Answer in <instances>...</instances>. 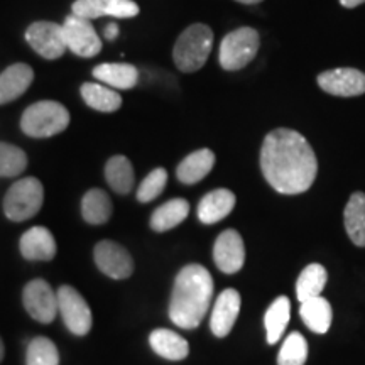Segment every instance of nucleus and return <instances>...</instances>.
Returning a JSON list of instances; mask_svg holds the SVG:
<instances>
[{
  "label": "nucleus",
  "instance_id": "1",
  "mask_svg": "<svg viewBox=\"0 0 365 365\" xmlns=\"http://www.w3.org/2000/svg\"><path fill=\"white\" fill-rule=\"evenodd\" d=\"M261 170L277 193L299 195L312 188L317 180V154L299 132L276 129L262 143Z\"/></svg>",
  "mask_w": 365,
  "mask_h": 365
},
{
  "label": "nucleus",
  "instance_id": "2",
  "mask_svg": "<svg viewBox=\"0 0 365 365\" xmlns=\"http://www.w3.org/2000/svg\"><path fill=\"white\" fill-rule=\"evenodd\" d=\"M213 298V277L200 264L185 266L176 276L170 318L176 327L193 330L202 323Z\"/></svg>",
  "mask_w": 365,
  "mask_h": 365
},
{
  "label": "nucleus",
  "instance_id": "3",
  "mask_svg": "<svg viewBox=\"0 0 365 365\" xmlns=\"http://www.w3.org/2000/svg\"><path fill=\"white\" fill-rule=\"evenodd\" d=\"M213 48V31L207 24H191L182 31L173 48L178 70L195 73L202 70Z\"/></svg>",
  "mask_w": 365,
  "mask_h": 365
},
{
  "label": "nucleus",
  "instance_id": "4",
  "mask_svg": "<svg viewBox=\"0 0 365 365\" xmlns=\"http://www.w3.org/2000/svg\"><path fill=\"white\" fill-rule=\"evenodd\" d=\"M70 125V112L65 105L53 100L33 103L27 107L21 118V129L29 137H53L61 134Z\"/></svg>",
  "mask_w": 365,
  "mask_h": 365
},
{
  "label": "nucleus",
  "instance_id": "5",
  "mask_svg": "<svg viewBox=\"0 0 365 365\" xmlns=\"http://www.w3.org/2000/svg\"><path fill=\"white\" fill-rule=\"evenodd\" d=\"M44 188L38 178H22L9 188L4 198V212L12 222H26L43 208Z\"/></svg>",
  "mask_w": 365,
  "mask_h": 365
},
{
  "label": "nucleus",
  "instance_id": "6",
  "mask_svg": "<svg viewBox=\"0 0 365 365\" xmlns=\"http://www.w3.org/2000/svg\"><path fill=\"white\" fill-rule=\"evenodd\" d=\"M259 48H261V39L257 31L249 26L239 27L222 39L218 61L227 71L242 70L257 56Z\"/></svg>",
  "mask_w": 365,
  "mask_h": 365
},
{
  "label": "nucleus",
  "instance_id": "7",
  "mask_svg": "<svg viewBox=\"0 0 365 365\" xmlns=\"http://www.w3.org/2000/svg\"><path fill=\"white\" fill-rule=\"evenodd\" d=\"M58 296V313L61 314L63 322L73 335L85 336L91 330V309L75 287L61 286L56 291Z\"/></svg>",
  "mask_w": 365,
  "mask_h": 365
},
{
  "label": "nucleus",
  "instance_id": "8",
  "mask_svg": "<svg viewBox=\"0 0 365 365\" xmlns=\"http://www.w3.org/2000/svg\"><path fill=\"white\" fill-rule=\"evenodd\" d=\"M66 48L81 58H93L102 51V39L98 38L91 21L70 14L63 22Z\"/></svg>",
  "mask_w": 365,
  "mask_h": 365
},
{
  "label": "nucleus",
  "instance_id": "9",
  "mask_svg": "<svg viewBox=\"0 0 365 365\" xmlns=\"http://www.w3.org/2000/svg\"><path fill=\"white\" fill-rule=\"evenodd\" d=\"M26 41L36 53L46 59H58L66 53L63 26L56 22L39 21L27 27Z\"/></svg>",
  "mask_w": 365,
  "mask_h": 365
},
{
  "label": "nucleus",
  "instance_id": "10",
  "mask_svg": "<svg viewBox=\"0 0 365 365\" xmlns=\"http://www.w3.org/2000/svg\"><path fill=\"white\" fill-rule=\"evenodd\" d=\"M22 301L27 313L39 323H51L58 314V296L44 279H34L24 287Z\"/></svg>",
  "mask_w": 365,
  "mask_h": 365
},
{
  "label": "nucleus",
  "instance_id": "11",
  "mask_svg": "<svg viewBox=\"0 0 365 365\" xmlns=\"http://www.w3.org/2000/svg\"><path fill=\"white\" fill-rule=\"evenodd\" d=\"M95 262L105 276L127 279L134 272V261L125 247L113 240H102L95 247Z\"/></svg>",
  "mask_w": 365,
  "mask_h": 365
},
{
  "label": "nucleus",
  "instance_id": "12",
  "mask_svg": "<svg viewBox=\"0 0 365 365\" xmlns=\"http://www.w3.org/2000/svg\"><path fill=\"white\" fill-rule=\"evenodd\" d=\"M318 85L335 97H359L365 93V73L355 68H335L318 76Z\"/></svg>",
  "mask_w": 365,
  "mask_h": 365
},
{
  "label": "nucleus",
  "instance_id": "13",
  "mask_svg": "<svg viewBox=\"0 0 365 365\" xmlns=\"http://www.w3.org/2000/svg\"><path fill=\"white\" fill-rule=\"evenodd\" d=\"M213 261L217 267L225 274H235L244 267L245 245L240 234L234 228L222 232L213 247Z\"/></svg>",
  "mask_w": 365,
  "mask_h": 365
},
{
  "label": "nucleus",
  "instance_id": "14",
  "mask_svg": "<svg viewBox=\"0 0 365 365\" xmlns=\"http://www.w3.org/2000/svg\"><path fill=\"white\" fill-rule=\"evenodd\" d=\"M71 11L75 16L93 21L98 17H117L130 19L139 14V6L132 0H76Z\"/></svg>",
  "mask_w": 365,
  "mask_h": 365
},
{
  "label": "nucleus",
  "instance_id": "15",
  "mask_svg": "<svg viewBox=\"0 0 365 365\" xmlns=\"http://www.w3.org/2000/svg\"><path fill=\"white\" fill-rule=\"evenodd\" d=\"M240 294L235 289H225L218 296L212 309V318H210V328L217 339H223L234 328L237 318L240 313Z\"/></svg>",
  "mask_w": 365,
  "mask_h": 365
},
{
  "label": "nucleus",
  "instance_id": "16",
  "mask_svg": "<svg viewBox=\"0 0 365 365\" xmlns=\"http://www.w3.org/2000/svg\"><path fill=\"white\" fill-rule=\"evenodd\" d=\"M34 80L33 68L26 63H16L0 73V105L19 98Z\"/></svg>",
  "mask_w": 365,
  "mask_h": 365
},
{
  "label": "nucleus",
  "instance_id": "17",
  "mask_svg": "<svg viewBox=\"0 0 365 365\" xmlns=\"http://www.w3.org/2000/svg\"><path fill=\"white\" fill-rule=\"evenodd\" d=\"M21 254L27 261H51L56 255V240L46 227H33L21 237Z\"/></svg>",
  "mask_w": 365,
  "mask_h": 365
},
{
  "label": "nucleus",
  "instance_id": "18",
  "mask_svg": "<svg viewBox=\"0 0 365 365\" xmlns=\"http://www.w3.org/2000/svg\"><path fill=\"white\" fill-rule=\"evenodd\" d=\"M235 202V195L230 190L218 188L210 191L198 203L200 222L205 223V225H213V223L223 220L232 213Z\"/></svg>",
  "mask_w": 365,
  "mask_h": 365
},
{
  "label": "nucleus",
  "instance_id": "19",
  "mask_svg": "<svg viewBox=\"0 0 365 365\" xmlns=\"http://www.w3.org/2000/svg\"><path fill=\"white\" fill-rule=\"evenodd\" d=\"M213 166H215V154L210 149H198L182 159L176 170V176L185 185H195L207 178Z\"/></svg>",
  "mask_w": 365,
  "mask_h": 365
},
{
  "label": "nucleus",
  "instance_id": "20",
  "mask_svg": "<svg viewBox=\"0 0 365 365\" xmlns=\"http://www.w3.org/2000/svg\"><path fill=\"white\" fill-rule=\"evenodd\" d=\"M93 76L113 90H130L139 81V71L127 63H103L93 70Z\"/></svg>",
  "mask_w": 365,
  "mask_h": 365
},
{
  "label": "nucleus",
  "instance_id": "21",
  "mask_svg": "<svg viewBox=\"0 0 365 365\" xmlns=\"http://www.w3.org/2000/svg\"><path fill=\"white\" fill-rule=\"evenodd\" d=\"M150 349L156 352L159 357L168 360H182L188 357L190 345L188 341L178 335L176 331L168 330V328H158L149 335Z\"/></svg>",
  "mask_w": 365,
  "mask_h": 365
},
{
  "label": "nucleus",
  "instance_id": "22",
  "mask_svg": "<svg viewBox=\"0 0 365 365\" xmlns=\"http://www.w3.org/2000/svg\"><path fill=\"white\" fill-rule=\"evenodd\" d=\"M346 235L357 247H365V193L357 191L350 196L344 212Z\"/></svg>",
  "mask_w": 365,
  "mask_h": 365
},
{
  "label": "nucleus",
  "instance_id": "23",
  "mask_svg": "<svg viewBox=\"0 0 365 365\" xmlns=\"http://www.w3.org/2000/svg\"><path fill=\"white\" fill-rule=\"evenodd\" d=\"M299 314L303 318L304 325L312 331L318 333V335H325L330 330L333 312L330 303L325 298H322V296L303 301L299 308Z\"/></svg>",
  "mask_w": 365,
  "mask_h": 365
},
{
  "label": "nucleus",
  "instance_id": "24",
  "mask_svg": "<svg viewBox=\"0 0 365 365\" xmlns=\"http://www.w3.org/2000/svg\"><path fill=\"white\" fill-rule=\"evenodd\" d=\"M190 215V203L185 198H175L154 210L150 217V228L154 232H168Z\"/></svg>",
  "mask_w": 365,
  "mask_h": 365
},
{
  "label": "nucleus",
  "instance_id": "25",
  "mask_svg": "<svg viewBox=\"0 0 365 365\" xmlns=\"http://www.w3.org/2000/svg\"><path fill=\"white\" fill-rule=\"evenodd\" d=\"M113 212L110 196L103 190H88L81 200V215L91 225H102L110 220Z\"/></svg>",
  "mask_w": 365,
  "mask_h": 365
},
{
  "label": "nucleus",
  "instance_id": "26",
  "mask_svg": "<svg viewBox=\"0 0 365 365\" xmlns=\"http://www.w3.org/2000/svg\"><path fill=\"white\" fill-rule=\"evenodd\" d=\"M105 180L108 186L118 195L130 193L134 188V168L125 156H113L107 161L105 166Z\"/></svg>",
  "mask_w": 365,
  "mask_h": 365
},
{
  "label": "nucleus",
  "instance_id": "27",
  "mask_svg": "<svg viewBox=\"0 0 365 365\" xmlns=\"http://www.w3.org/2000/svg\"><path fill=\"white\" fill-rule=\"evenodd\" d=\"M81 97L90 108L98 112H115L122 107V97L107 85L85 83L81 86Z\"/></svg>",
  "mask_w": 365,
  "mask_h": 365
},
{
  "label": "nucleus",
  "instance_id": "28",
  "mask_svg": "<svg viewBox=\"0 0 365 365\" xmlns=\"http://www.w3.org/2000/svg\"><path fill=\"white\" fill-rule=\"evenodd\" d=\"M327 281V269L322 264H309V266L304 267L303 272L299 274L298 281H296V296H298L299 303L322 296Z\"/></svg>",
  "mask_w": 365,
  "mask_h": 365
},
{
  "label": "nucleus",
  "instance_id": "29",
  "mask_svg": "<svg viewBox=\"0 0 365 365\" xmlns=\"http://www.w3.org/2000/svg\"><path fill=\"white\" fill-rule=\"evenodd\" d=\"M291 317V303L286 296H279L274 299V303L267 308L266 317H264V327L267 331V344L274 345L281 340L287 323Z\"/></svg>",
  "mask_w": 365,
  "mask_h": 365
},
{
  "label": "nucleus",
  "instance_id": "30",
  "mask_svg": "<svg viewBox=\"0 0 365 365\" xmlns=\"http://www.w3.org/2000/svg\"><path fill=\"white\" fill-rule=\"evenodd\" d=\"M308 359V344L307 339L299 331H293L286 336L279 355H277V365H304Z\"/></svg>",
  "mask_w": 365,
  "mask_h": 365
},
{
  "label": "nucleus",
  "instance_id": "31",
  "mask_svg": "<svg viewBox=\"0 0 365 365\" xmlns=\"http://www.w3.org/2000/svg\"><path fill=\"white\" fill-rule=\"evenodd\" d=\"M27 168L26 153L17 145L0 143V178L19 176Z\"/></svg>",
  "mask_w": 365,
  "mask_h": 365
},
{
  "label": "nucleus",
  "instance_id": "32",
  "mask_svg": "<svg viewBox=\"0 0 365 365\" xmlns=\"http://www.w3.org/2000/svg\"><path fill=\"white\" fill-rule=\"evenodd\" d=\"M27 365H59L56 345L46 336H38L27 346Z\"/></svg>",
  "mask_w": 365,
  "mask_h": 365
},
{
  "label": "nucleus",
  "instance_id": "33",
  "mask_svg": "<svg viewBox=\"0 0 365 365\" xmlns=\"http://www.w3.org/2000/svg\"><path fill=\"white\" fill-rule=\"evenodd\" d=\"M168 182V171L164 168H156L144 178L143 182L137 188V200L140 203H149L156 200L159 195L166 188Z\"/></svg>",
  "mask_w": 365,
  "mask_h": 365
},
{
  "label": "nucleus",
  "instance_id": "34",
  "mask_svg": "<svg viewBox=\"0 0 365 365\" xmlns=\"http://www.w3.org/2000/svg\"><path fill=\"white\" fill-rule=\"evenodd\" d=\"M103 36L107 38L108 41H113L118 36V26L117 24H107L103 27Z\"/></svg>",
  "mask_w": 365,
  "mask_h": 365
},
{
  "label": "nucleus",
  "instance_id": "35",
  "mask_svg": "<svg viewBox=\"0 0 365 365\" xmlns=\"http://www.w3.org/2000/svg\"><path fill=\"white\" fill-rule=\"evenodd\" d=\"M340 4L346 9H354L362 6V4H365V0H340Z\"/></svg>",
  "mask_w": 365,
  "mask_h": 365
},
{
  "label": "nucleus",
  "instance_id": "36",
  "mask_svg": "<svg viewBox=\"0 0 365 365\" xmlns=\"http://www.w3.org/2000/svg\"><path fill=\"white\" fill-rule=\"evenodd\" d=\"M239 4H245V6H254V4H261L262 0H235Z\"/></svg>",
  "mask_w": 365,
  "mask_h": 365
},
{
  "label": "nucleus",
  "instance_id": "37",
  "mask_svg": "<svg viewBox=\"0 0 365 365\" xmlns=\"http://www.w3.org/2000/svg\"><path fill=\"white\" fill-rule=\"evenodd\" d=\"M4 354H6V349H4V341H2V339H0V362H2Z\"/></svg>",
  "mask_w": 365,
  "mask_h": 365
}]
</instances>
